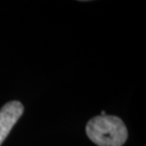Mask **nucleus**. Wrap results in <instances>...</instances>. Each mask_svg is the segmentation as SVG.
Returning <instances> with one entry per match:
<instances>
[{
	"label": "nucleus",
	"mask_w": 146,
	"mask_h": 146,
	"mask_svg": "<svg viewBox=\"0 0 146 146\" xmlns=\"http://www.w3.org/2000/svg\"><path fill=\"white\" fill-rule=\"evenodd\" d=\"M23 111V104L18 101L7 103L0 109V145L22 116Z\"/></svg>",
	"instance_id": "f03ea898"
},
{
	"label": "nucleus",
	"mask_w": 146,
	"mask_h": 146,
	"mask_svg": "<svg viewBox=\"0 0 146 146\" xmlns=\"http://www.w3.org/2000/svg\"><path fill=\"white\" fill-rule=\"evenodd\" d=\"M86 135L99 146H121L127 139L124 122L116 116H97L87 122Z\"/></svg>",
	"instance_id": "f257e3e1"
}]
</instances>
